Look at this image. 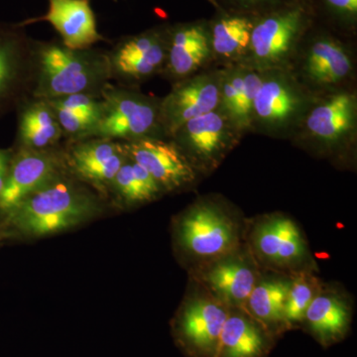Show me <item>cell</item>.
Listing matches in <instances>:
<instances>
[{"instance_id": "24", "label": "cell", "mask_w": 357, "mask_h": 357, "mask_svg": "<svg viewBox=\"0 0 357 357\" xmlns=\"http://www.w3.org/2000/svg\"><path fill=\"white\" fill-rule=\"evenodd\" d=\"M276 342L245 310L230 309L215 357H268Z\"/></svg>"}, {"instance_id": "22", "label": "cell", "mask_w": 357, "mask_h": 357, "mask_svg": "<svg viewBox=\"0 0 357 357\" xmlns=\"http://www.w3.org/2000/svg\"><path fill=\"white\" fill-rule=\"evenodd\" d=\"M290 279L287 275L262 272L243 307L277 340L290 332L285 314Z\"/></svg>"}, {"instance_id": "20", "label": "cell", "mask_w": 357, "mask_h": 357, "mask_svg": "<svg viewBox=\"0 0 357 357\" xmlns=\"http://www.w3.org/2000/svg\"><path fill=\"white\" fill-rule=\"evenodd\" d=\"M213 62L210 30L201 23L169 27L165 65L160 76L174 84Z\"/></svg>"}, {"instance_id": "4", "label": "cell", "mask_w": 357, "mask_h": 357, "mask_svg": "<svg viewBox=\"0 0 357 357\" xmlns=\"http://www.w3.org/2000/svg\"><path fill=\"white\" fill-rule=\"evenodd\" d=\"M356 130V93L342 88L317 95L293 136L314 156L347 164L354 156Z\"/></svg>"}, {"instance_id": "25", "label": "cell", "mask_w": 357, "mask_h": 357, "mask_svg": "<svg viewBox=\"0 0 357 357\" xmlns=\"http://www.w3.org/2000/svg\"><path fill=\"white\" fill-rule=\"evenodd\" d=\"M264 70L245 64L225 66L222 70V107L243 134L251 131V116Z\"/></svg>"}, {"instance_id": "5", "label": "cell", "mask_w": 357, "mask_h": 357, "mask_svg": "<svg viewBox=\"0 0 357 357\" xmlns=\"http://www.w3.org/2000/svg\"><path fill=\"white\" fill-rule=\"evenodd\" d=\"M245 243L262 272L287 276L301 272L319 273L304 230L283 211L248 218Z\"/></svg>"}, {"instance_id": "11", "label": "cell", "mask_w": 357, "mask_h": 357, "mask_svg": "<svg viewBox=\"0 0 357 357\" xmlns=\"http://www.w3.org/2000/svg\"><path fill=\"white\" fill-rule=\"evenodd\" d=\"M34 39L20 23L0 21V117L32 96Z\"/></svg>"}, {"instance_id": "15", "label": "cell", "mask_w": 357, "mask_h": 357, "mask_svg": "<svg viewBox=\"0 0 357 357\" xmlns=\"http://www.w3.org/2000/svg\"><path fill=\"white\" fill-rule=\"evenodd\" d=\"M261 273L244 243L229 255L190 272L188 277L229 309H243Z\"/></svg>"}, {"instance_id": "3", "label": "cell", "mask_w": 357, "mask_h": 357, "mask_svg": "<svg viewBox=\"0 0 357 357\" xmlns=\"http://www.w3.org/2000/svg\"><path fill=\"white\" fill-rule=\"evenodd\" d=\"M112 82L107 50L72 49L61 40L34 39L33 98L53 100L62 96H100Z\"/></svg>"}, {"instance_id": "17", "label": "cell", "mask_w": 357, "mask_h": 357, "mask_svg": "<svg viewBox=\"0 0 357 357\" xmlns=\"http://www.w3.org/2000/svg\"><path fill=\"white\" fill-rule=\"evenodd\" d=\"M66 165L70 175L107 201L112 180L128 159L121 141L102 137L64 142Z\"/></svg>"}, {"instance_id": "19", "label": "cell", "mask_w": 357, "mask_h": 357, "mask_svg": "<svg viewBox=\"0 0 357 357\" xmlns=\"http://www.w3.org/2000/svg\"><path fill=\"white\" fill-rule=\"evenodd\" d=\"M352 319L354 301L344 286L324 282L307 307L301 328L326 349L347 338Z\"/></svg>"}, {"instance_id": "29", "label": "cell", "mask_w": 357, "mask_h": 357, "mask_svg": "<svg viewBox=\"0 0 357 357\" xmlns=\"http://www.w3.org/2000/svg\"><path fill=\"white\" fill-rule=\"evenodd\" d=\"M332 10L342 17L354 20L357 15V0H325Z\"/></svg>"}, {"instance_id": "16", "label": "cell", "mask_w": 357, "mask_h": 357, "mask_svg": "<svg viewBox=\"0 0 357 357\" xmlns=\"http://www.w3.org/2000/svg\"><path fill=\"white\" fill-rule=\"evenodd\" d=\"M122 144L128 158L144 168L165 195L189 191L203 177L170 138L146 137Z\"/></svg>"}, {"instance_id": "33", "label": "cell", "mask_w": 357, "mask_h": 357, "mask_svg": "<svg viewBox=\"0 0 357 357\" xmlns=\"http://www.w3.org/2000/svg\"><path fill=\"white\" fill-rule=\"evenodd\" d=\"M114 1H116V0H114Z\"/></svg>"}, {"instance_id": "31", "label": "cell", "mask_w": 357, "mask_h": 357, "mask_svg": "<svg viewBox=\"0 0 357 357\" xmlns=\"http://www.w3.org/2000/svg\"><path fill=\"white\" fill-rule=\"evenodd\" d=\"M241 2L246 4L260 3V2L268 1V0H241Z\"/></svg>"}, {"instance_id": "21", "label": "cell", "mask_w": 357, "mask_h": 357, "mask_svg": "<svg viewBox=\"0 0 357 357\" xmlns=\"http://www.w3.org/2000/svg\"><path fill=\"white\" fill-rule=\"evenodd\" d=\"M48 11L43 16L28 18L20 25L48 22L60 35L61 41L72 49H89L100 42H109L98 29L91 0H47Z\"/></svg>"}, {"instance_id": "8", "label": "cell", "mask_w": 357, "mask_h": 357, "mask_svg": "<svg viewBox=\"0 0 357 357\" xmlns=\"http://www.w3.org/2000/svg\"><path fill=\"white\" fill-rule=\"evenodd\" d=\"M102 116L95 137L129 142L146 137L164 138L160 124V98L138 86L109 82L100 95Z\"/></svg>"}, {"instance_id": "30", "label": "cell", "mask_w": 357, "mask_h": 357, "mask_svg": "<svg viewBox=\"0 0 357 357\" xmlns=\"http://www.w3.org/2000/svg\"><path fill=\"white\" fill-rule=\"evenodd\" d=\"M13 153V148H10V149L0 148V192L3 189L4 184H6L7 173H8Z\"/></svg>"}, {"instance_id": "2", "label": "cell", "mask_w": 357, "mask_h": 357, "mask_svg": "<svg viewBox=\"0 0 357 357\" xmlns=\"http://www.w3.org/2000/svg\"><path fill=\"white\" fill-rule=\"evenodd\" d=\"M246 227L248 218L222 195L199 196L171 220L174 255L190 273L243 245Z\"/></svg>"}, {"instance_id": "23", "label": "cell", "mask_w": 357, "mask_h": 357, "mask_svg": "<svg viewBox=\"0 0 357 357\" xmlns=\"http://www.w3.org/2000/svg\"><path fill=\"white\" fill-rule=\"evenodd\" d=\"M16 112L17 129L14 149L43 151L62 146V129L46 100L30 96L21 103Z\"/></svg>"}, {"instance_id": "1", "label": "cell", "mask_w": 357, "mask_h": 357, "mask_svg": "<svg viewBox=\"0 0 357 357\" xmlns=\"http://www.w3.org/2000/svg\"><path fill=\"white\" fill-rule=\"evenodd\" d=\"M112 211L109 202L68 172L28 197L0 227L6 239L38 241L79 229Z\"/></svg>"}, {"instance_id": "26", "label": "cell", "mask_w": 357, "mask_h": 357, "mask_svg": "<svg viewBox=\"0 0 357 357\" xmlns=\"http://www.w3.org/2000/svg\"><path fill=\"white\" fill-rule=\"evenodd\" d=\"M164 196L163 190L150 174L128 157L109 185L107 202L114 211H130Z\"/></svg>"}, {"instance_id": "32", "label": "cell", "mask_w": 357, "mask_h": 357, "mask_svg": "<svg viewBox=\"0 0 357 357\" xmlns=\"http://www.w3.org/2000/svg\"><path fill=\"white\" fill-rule=\"evenodd\" d=\"M4 239H6V234H4L3 230L0 227V245H1V243Z\"/></svg>"}, {"instance_id": "9", "label": "cell", "mask_w": 357, "mask_h": 357, "mask_svg": "<svg viewBox=\"0 0 357 357\" xmlns=\"http://www.w3.org/2000/svg\"><path fill=\"white\" fill-rule=\"evenodd\" d=\"M243 135L229 115L220 107L185 122L170 139L202 176H208L222 165Z\"/></svg>"}, {"instance_id": "27", "label": "cell", "mask_w": 357, "mask_h": 357, "mask_svg": "<svg viewBox=\"0 0 357 357\" xmlns=\"http://www.w3.org/2000/svg\"><path fill=\"white\" fill-rule=\"evenodd\" d=\"M255 21L243 16H223L210 30L213 62L241 64L248 57Z\"/></svg>"}, {"instance_id": "10", "label": "cell", "mask_w": 357, "mask_h": 357, "mask_svg": "<svg viewBox=\"0 0 357 357\" xmlns=\"http://www.w3.org/2000/svg\"><path fill=\"white\" fill-rule=\"evenodd\" d=\"M307 23L306 9L294 6L255 21L248 57L241 64L268 70L292 67Z\"/></svg>"}, {"instance_id": "13", "label": "cell", "mask_w": 357, "mask_h": 357, "mask_svg": "<svg viewBox=\"0 0 357 357\" xmlns=\"http://www.w3.org/2000/svg\"><path fill=\"white\" fill-rule=\"evenodd\" d=\"M169 27H156L119 39L107 50L112 81L138 86L160 76L165 65Z\"/></svg>"}, {"instance_id": "6", "label": "cell", "mask_w": 357, "mask_h": 357, "mask_svg": "<svg viewBox=\"0 0 357 357\" xmlns=\"http://www.w3.org/2000/svg\"><path fill=\"white\" fill-rule=\"evenodd\" d=\"M316 96L291 68L264 70L253 103L251 131L272 137L293 136Z\"/></svg>"}, {"instance_id": "18", "label": "cell", "mask_w": 357, "mask_h": 357, "mask_svg": "<svg viewBox=\"0 0 357 357\" xmlns=\"http://www.w3.org/2000/svg\"><path fill=\"white\" fill-rule=\"evenodd\" d=\"M298 55L297 70L293 72L314 95L342 89L354 74V55L333 37L319 36L312 40L302 53L296 54Z\"/></svg>"}, {"instance_id": "28", "label": "cell", "mask_w": 357, "mask_h": 357, "mask_svg": "<svg viewBox=\"0 0 357 357\" xmlns=\"http://www.w3.org/2000/svg\"><path fill=\"white\" fill-rule=\"evenodd\" d=\"M290 277L285 314L289 328L293 331L302 328L307 307L318 295L324 281L316 272H301Z\"/></svg>"}, {"instance_id": "12", "label": "cell", "mask_w": 357, "mask_h": 357, "mask_svg": "<svg viewBox=\"0 0 357 357\" xmlns=\"http://www.w3.org/2000/svg\"><path fill=\"white\" fill-rule=\"evenodd\" d=\"M3 189L0 192V222L34 192L69 172L64 146L34 151L14 149Z\"/></svg>"}, {"instance_id": "14", "label": "cell", "mask_w": 357, "mask_h": 357, "mask_svg": "<svg viewBox=\"0 0 357 357\" xmlns=\"http://www.w3.org/2000/svg\"><path fill=\"white\" fill-rule=\"evenodd\" d=\"M222 68H206L172 84L160 98V124L164 138H170L185 122L220 107Z\"/></svg>"}, {"instance_id": "7", "label": "cell", "mask_w": 357, "mask_h": 357, "mask_svg": "<svg viewBox=\"0 0 357 357\" xmlns=\"http://www.w3.org/2000/svg\"><path fill=\"white\" fill-rule=\"evenodd\" d=\"M229 307L189 278L182 302L170 321L171 335L185 357H215Z\"/></svg>"}]
</instances>
